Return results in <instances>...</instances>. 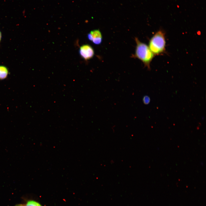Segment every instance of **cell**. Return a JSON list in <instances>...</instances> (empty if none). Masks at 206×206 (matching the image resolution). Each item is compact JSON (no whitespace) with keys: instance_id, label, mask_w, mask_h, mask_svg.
Here are the masks:
<instances>
[{"instance_id":"9","label":"cell","mask_w":206,"mask_h":206,"mask_svg":"<svg viewBox=\"0 0 206 206\" xmlns=\"http://www.w3.org/2000/svg\"><path fill=\"white\" fill-rule=\"evenodd\" d=\"M1 32L0 31V41L1 39Z\"/></svg>"},{"instance_id":"5","label":"cell","mask_w":206,"mask_h":206,"mask_svg":"<svg viewBox=\"0 0 206 206\" xmlns=\"http://www.w3.org/2000/svg\"><path fill=\"white\" fill-rule=\"evenodd\" d=\"M8 74L7 68L3 66H0V79H3L6 78Z\"/></svg>"},{"instance_id":"7","label":"cell","mask_w":206,"mask_h":206,"mask_svg":"<svg viewBox=\"0 0 206 206\" xmlns=\"http://www.w3.org/2000/svg\"><path fill=\"white\" fill-rule=\"evenodd\" d=\"M143 102L145 104H148L150 102V97L148 96H144L143 98Z\"/></svg>"},{"instance_id":"4","label":"cell","mask_w":206,"mask_h":206,"mask_svg":"<svg viewBox=\"0 0 206 206\" xmlns=\"http://www.w3.org/2000/svg\"><path fill=\"white\" fill-rule=\"evenodd\" d=\"M89 40L96 45H99L102 41V35L99 29L94 30L91 31L87 35Z\"/></svg>"},{"instance_id":"6","label":"cell","mask_w":206,"mask_h":206,"mask_svg":"<svg viewBox=\"0 0 206 206\" xmlns=\"http://www.w3.org/2000/svg\"><path fill=\"white\" fill-rule=\"evenodd\" d=\"M25 206H42L39 203L33 200L28 201Z\"/></svg>"},{"instance_id":"1","label":"cell","mask_w":206,"mask_h":206,"mask_svg":"<svg viewBox=\"0 0 206 206\" xmlns=\"http://www.w3.org/2000/svg\"><path fill=\"white\" fill-rule=\"evenodd\" d=\"M135 41L136 43L135 53L132 57L140 60L144 66L150 70V64L154 55L146 44L140 41L137 37L135 38Z\"/></svg>"},{"instance_id":"2","label":"cell","mask_w":206,"mask_h":206,"mask_svg":"<svg viewBox=\"0 0 206 206\" xmlns=\"http://www.w3.org/2000/svg\"><path fill=\"white\" fill-rule=\"evenodd\" d=\"M165 33L162 30L157 31L149 40L148 47L153 54L159 55L166 52Z\"/></svg>"},{"instance_id":"3","label":"cell","mask_w":206,"mask_h":206,"mask_svg":"<svg viewBox=\"0 0 206 206\" xmlns=\"http://www.w3.org/2000/svg\"><path fill=\"white\" fill-rule=\"evenodd\" d=\"M79 52L81 56L86 60L92 58L94 54L93 48L88 44H85L81 46Z\"/></svg>"},{"instance_id":"8","label":"cell","mask_w":206,"mask_h":206,"mask_svg":"<svg viewBox=\"0 0 206 206\" xmlns=\"http://www.w3.org/2000/svg\"><path fill=\"white\" fill-rule=\"evenodd\" d=\"M15 206H25L23 204H18Z\"/></svg>"}]
</instances>
